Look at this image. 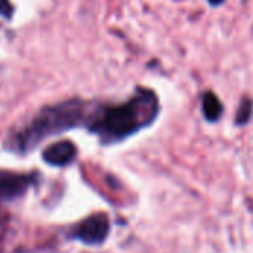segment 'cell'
Masks as SVG:
<instances>
[{
  "mask_svg": "<svg viewBox=\"0 0 253 253\" xmlns=\"http://www.w3.org/2000/svg\"><path fill=\"white\" fill-rule=\"evenodd\" d=\"M253 113V101L251 98H243L236 114V125H246Z\"/></svg>",
  "mask_w": 253,
  "mask_h": 253,
  "instance_id": "obj_7",
  "label": "cell"
},
{
  "mask_svg": "<svg viewBox=\"0 0 253 253\" xmlns=\"http://www.w3.org/2000/svg\"><path fill=\"white\" fill-rule=\"evenodd\" d=\"M0 15L4 18L12 16V6H10L9 0H0Z\"/></svg>",
  "mask_w": 253,
  "mask_h": 253,
  "instance_id": "obj_8",
  "label": "cell"
},
{
  "mask_svg": "<svg viewBox=\"0 0 253 253\" xmlns=\"http://www.w3.org/2000/svg\"><path fill=\"white\" fill-rule=\"evenodd\" d=\"M157 113L159 99L156 93L141 89L127 102L104 108L92 129L108 139H122L150 125Z\"/></svg>",
  "mask_w": 253,
  "mask_h": 253,
  "instance_id": "obj_1",
  "label": "cell"
},
{
  "mask_svg": "<svg viewBox=\"0 0 253 253\" xmlns=\"http://www.w3.org/2000/svg\"><path fill=\"white\" fill-rule=\"evenodd\" d=\"M76 154L77 150L71 141H59L44 150L43 160L52 166H65L74 160Z\"/></svg>",
  "mask_w": 253,
  "mask_h": 253,
  "instance_id": "obj_5",
  "label": "cell"
},
{
  "mask_svg": "<svg viewBox=\"0 0 253 253\" xmlns=\"http://www.w3.org/2000/svg\"><path fill=\"white\" fill-rule=\"evenodd\" d=\"M110 233V221L104 213H96L83 221L76 233L77 239L86 245H101Z\"/></svg>",
  "mask_w": 253,
  "mask_h": 253,
  "instance_id": "obj_3",
  "label": "cell"
},
{
  "mask_svg": "<svg viewBox=\"0 0 253 253\" xmlns=\"http://www.w3.org/2000/svg\"><path fill=\"white\" fill-rule=\"evenodd\" d=\"M34 182V175L0 170V203L22 196Z\"/></svg>",
  "mask_w": 253,
  "mask_h": 253,
  "instance_id": "obj_4",
  "label": "cell"
},
{
  "mask_svg": "<svg viewBox=\"0 0 253 253\" xmlns=\"http://www.w3.org/2000/svg\"><path fill=\"white\" fill-rule=\"evenodd\" d=\"M83 108L77 102H65L52 108L43 110L33 123L21 133L19 145L27 148L33 144H37L42 138L62 132L64 129L76 126L82 119Z\"/></svg>",
  "mask_w": 253,
  "mask_h": 253,
  "instance_id": "obj_2",
  "label": "cell"
},
{
  "mask_svg": "<svg viewBox=\"0 0 253 253\" xmlns=\"http://www.w3.org/2000/svg\"><path fill=\"white\" fill-rule=\"evenodd\" d=\"M209 1V4H212V6H219L221 3H224L225 0H208Z\"/></svg>",
  "mask_w": 253,
  "mask_h": 253,
  "instance_id": "obj_9",
  "label": "cell"
},
{
  "mask_svg": "<svg viewBox=\"0 0 253 253\" xmlns=\"http://www.w3.org/2000/svg\"><path fill=\"white\" fill-rule=\"evenodd\" d=\"M202 113H203V117L213 123V122H218L224 113V105L221 102V99L213 93V92H206L203 93V98H202Z\"/></svg>",
  "mask_w": 253,
  "mask_h": 253,
  "instance_id": "obj_6",
  "label": "cell"
}]
</instances>
